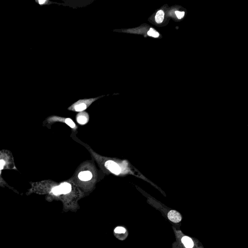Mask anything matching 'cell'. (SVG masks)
Listing matches in <instances>:
<instances>
[{"label": "cell", "instance_id": "cell-3", "mask_svg": "<svg viewBox=\"0 0 248 248\" xmlns=\"http://www.w3.org/2000/svg\"><path fill=\"white\" fill-rule=\"evenodd\" d=\"M168 219L174 223H178L181 220L182 217L180 214L175 210L170 211L168 214Z\"/></svg>", "mask_w": 248, "mask_h": 248}, {"label": "cell", "instance_id": "cell-13", "mask_svg": "<svg viewBox=\"0 0 248 248\" xmlns=\"http://www.w3.org/2000/svg\"><path fill=\"white\" fill-rule=\"evenodd\" d=\"M175 14L177 17L178 19H181L183 18L185 15V12H180V11H175Z\"/></svg>", "mask_w": 248, "mask_h": 248}, {"label": "cell", "instance_id": "cell-7", "mask_svg": "<svg viewBox=\"0 0 248 248\" xmlns=\"http://www.w3.org/2000/svg\"><path fill=\"white\" fill-rule=\"evenodd\" d=\"M164 12L162 10L158 11L155 16V20L158 23H161L164 20Z\"/></svg>", "mask_w": 248, "mask_h": 248}, {"label": "cell", "instance_id": "cell-14", "mask_svg": "<svg viewBox=\"0 0 248 248\" xmlns=\"http://www.w3.org/2000/svg\"><path fill=\"white\" fill-rule=\"evenodd\" d=\"M4 165V162L3 160H0V170L3 169Z\"/></svg>", "mask_w": 248, "mask_h": 248}, {"label": "cell", "instance_id": "cell-9", "mask_svg": "<svg viewBox=\"0 0 248 248\" xmlns=\"http://www.w3.org/2000/svg\"><path fill=\"white\" fill-rule=\"evenodd\" d=\"M87 120V119L86 117L84 115H80L79 116H78V117L77 118L78 122L81 124H85L86 123Z\"/></svg>", "mask_w": 248, "mask_h": 248}, {"label": "cell", "instance_id": "cell-1", "mask_svg": "<svg viewBox=\"0 0 248 248\" xmlns=\"http://www.w3.org/2000/svg\"><path fill=\"white\" fill-rule=\"evenodd\" d=\"M97 98H92L89 99L79 100L78 102H77L74 105L73 108L75 110L77 111H82L83 110H85L87 107V104L92 103L95 100L97 99Z\"/></svg>", "mask_w": 248, "mask_h": 248}, {"label": "cell", "instance_id": "cell-8", "mask_svg": "<svg viewBox=\"0 0 248 248\" xmlns=\"http://www.w3.org/2000/svg\"><path fill=\"white\" fill-rule=\"evenodd\" d=\"M147 35L150 36H152L153 37H156V38L158 37L160 35V34L158 32H157L156 30H155L154 29L151 28L150 29V30L148 31Z\"/></svg>", "mask_w": 248, "mask_h": 248}, {"label": "cell", "instance_id": "cell-2", "mask_svg": "<svg viewBox=\"0 0 248 248\" xmlns=\"http://www.w3.org/2000/svg\"><path fill=\"white\" fill-rule=\"evenodd\" d=\"M105 167L111 173L119 174L121 172V169L118 165L112 161H108L105 163Z\"/></svg>", "mask_w": 248, "mask_h": 248}, {"label": "cell", "instance_id": "cell-5", "mask_svg": "<svg viewBox=\"0 0 248 248\" xmlns=\"http://www.w3.org/2000/svg\"><path fill=\"white\" fill-rule=\"evenodd\" d=\"M182 241L185 247L187 248H192L194 246L193 241L190 237H184L182 238Z\"/></svg>", "mask_w": 248, "mask_h": 248}, {"label": "cell", "instance_id": "cell-4", "mask_svg": "<svg viewBox=\"0 0 248 248\" xmlns=\"http://www.w3.org/2000/svg\"><path fill=\"white\" fill-rule=\"evenodd\" d=\"M92 174L89 171H84L79 173V178L83 181H88L91 179Z\"/></svg>", "mask_w": 248, "mask_h": 248}, {"label": "cell", "instance_id": "cell-6", "mask_svg": "<svg viewBox=\"0 0 248 248\" xmlns=\"http://www.w3.org/2000/svg\"><path fill=\"white\" fill-rule=\"evenodd\" d=\"M62 194H67L69 193L71 191V186L70 184L67 183H62L60 186Z\"/></svg>", "mask_w": 248, "mask_h": 248}, {"label": "cell", "instance_id": "cell-12", "mask_svg": "<svg viewBox=\"0 0 248 248\" xmlns=\"http://www.w3.org/2000/svg\"><path fill=\"white\" fill-rule=\"evenodd\" d=\"M126 229L122 227H116L115 230H114V232L115 233L117 234H122V233H125L126 232Z\"/></svg>", "mask_w": 248, "mask_h": 248}, {"label": "cell", "instance_id": "cell-10", "mask_svg": "<svg viewBox=\"0 0 248 248\" xmlns=\"http://www.w3.org/2000/svg\"><path fill=\"white\" fill-rule=\"evenodd\" d=\"M52 192L54 194L56 195L62 194V192H61V190L60 186L54 187L52 190Z\"/></svg>", "mask_w": 248, "mask_h": 248}, {"label": "cell", "instance_id": "cell-11", "mask_svg": "<svg viewBox=\"0 0 248 248\" xmlns=\"http://www.w3.org/2000/svg\"><path fill=\"white\" fill-rule=\"evenodd\" d=\"M65 123L68 125L69 127L72 128H74L75 127V124L73 122V121L70 118H66L65 121Z\"/></svg>", "mask_w": 248, "mask_h": 248}]
</instances>
